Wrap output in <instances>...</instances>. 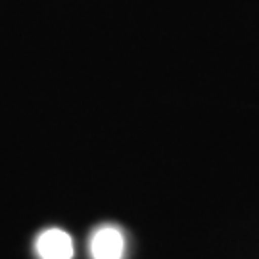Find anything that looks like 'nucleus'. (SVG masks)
<instances>
[{"label":"nucleus","instance_id":"f257e3e1","mask_svg":"<svg viewBox=\"0 0 259 259\" xmlns=\"http://www.w3.org/2000/svg\"><path fill=\"white\" fill-rule=\"evenodd\" d=\"M37 253L40 259H71L73 240L62 229H48L37 238Z\"/></svg>","mask_w":259,"mask_h":259},{"label":"nucleus","instance_id":"f03ea898","mask_svg":"<svg viewBox=\"0 0 259 259\" xmlns=\"http://www.w3.org/2000/svg\"><path fill=\"white\" fill-rule=\"evenodd\" d=\"M123 250H125V240L119 229L108 225L94 232L91 240L93 259H121Z\"/></svg>","mask_w":259,"mask_h":259}]
</instances>
